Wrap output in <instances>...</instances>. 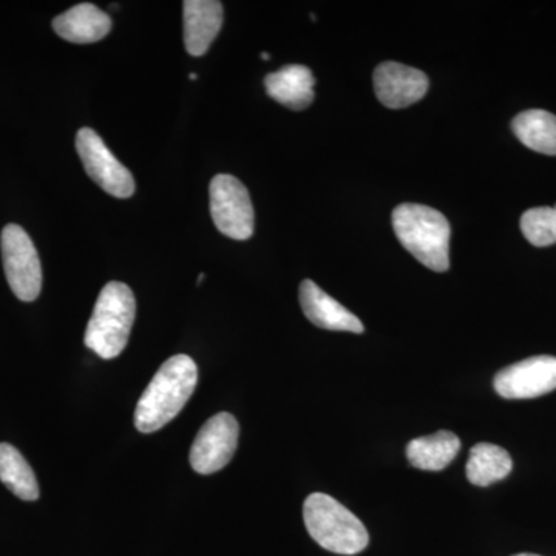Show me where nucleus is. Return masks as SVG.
<instances>
[{
  "label": "nucleus",
  "instance_id": "obj_1",
  "mask_svg": "<svg viewBox=\"0 0 556 556\" xmlns=\"http://www.w3.org/2000/svg\"><path fill=\"white\" fill-rule=\"evenodd\" d=\"M199 383V368L185 354L161 365L152 382L139 397L135 427L141 433H155L179 415Z\"/></svg>",
  "mask_w": 556,
  "mask_h": 556
},
{
  "label": "nucleus",
  "instance_id": "obj_2",
  "mask_svg": "<svg viewBox=\"0 0 556 556\" xmlns=\"http://www.w3.org/2000/svg\"><path fill=\"white\" fill-rule=\"evenodd\" d=\"M393 228L402 247L434 273H445L450 266L448 219L437 208L405 203L394 208Z\"/></svg>",
  "mask_w": 556,
  "mask_h": 556
},
{
  "label": "nucleus",
  "instance_id": "obj_3",
  "mask_svg": "<svg viewBox=\"0 0 556 556\" xmlns=\"http://www.w3.org/2000/svg\"><path fill=\"white\" fill-rule=\"evenodd\" d=\"M135 314L137 302L131 289L121 281H110L97 300L84 343L105 361L118 357L129 342Z\"/></svg>",
  "mask_w": 556,
  "mask_h": 556
},
{
  "label": "nucleus",
  "instance_id": "obj_4",
  "mask_svg": "<svg viewBox=\"0 0 556 556\" xmlns=\"http://www.w3.org/2000/svg\"><path fill=\"white\" fill-rule=\"evenodd\" d=\"M303 519L311 538L332 554L357 555L368 546L369 535L364 522L325 493L306 497Z\"/></svg>",
  "mask_w": 556,
  "mask_h": 556
},
{
  "label": "nucleus",
  "instance_id": "obj_5",
  "mask_svg": "<svg viewBox=\"0 0 556 556\" xmlns=\"http://www.w3.org/2000/svg\"><path fill=\"white\" fill-rule=\"evenodd\" d=\"M3 269L11 291L22 302H33L42 289V266L35 244L21 226L7 225L0 237Z\"/></svg>",
  "mask_w": 556,
  "mask_h": 556
},
{
  "label": "nucleus",
  "instance_id": "obj_6",
  "mask_svg": "<svg viewBox=\"0 0 556 556\" xmlns=\"http://www.w3.org/2000/svg\"><path fill=\"white\" fill-rule=\"evenodd\" d=\"M211 214L223 236L248 240L254 233V207L243 182L232 175H217L211 181Z\"/></svg>",
  "mask_w": 556,
  "mask_h": 556
},
{
  "label": "nucleus",
  "instance_id": "obj_7",
  "mask_svg": "<svg viewBox=\"0 0 556 556\" xmlns=\"http://www.w3.org/2000/svg\"><path fill=\"white\" fill-rule=\"evenodd\" d=\"M76 150L87 175L104 192L116 199H129L135 192V179L130 170L110 152L97 131L84 127L76 135Z\"/></svg>",
  "mask_w": 556,
  "mask_h": 556
},
{
  "label": "nucleus",
  "instance_id": "obj_8",
  "mask_svg": "<svg viewBox=\"0 0 556 556\" xmlns=\"http://www.w3.org/2000/svg\"><path fill=\"white\" fill-rule=\"evenodd\" d=\"M240 427L229 413H218L207 420L190 448V466L200 475H212L225 468L236 455Z\"/></svg>",
  "mask_w": 556,
  "mask_h": 556
},
{
  "label": "nucleus",
  "instance_id": "obj_9",
  "mask_svg": "<svg viewBox=\"0 0 556 556\" xmlns=\"http://www.w3.org/2000/svg\"><path fill=\"white\" fill-rule=\"evenodd\" d=\"M501 397L535 399L556 390V357L535 356L501 369L493 380Z\"/></svg>",
  "mask_w": 556,
  "mask_h": 556
},
{
  "label": "nucleus",
  "instance_id": "obj_10",
  "mask_svg": "<svg viewBox=\"0 0 556 556\" xmlns=\"http://www.w3.org/2000/svg\"><path fill=\"white\" fill-rule=\"evenodd\" d=\"M375 90L386 108L405 109L426 97L428 78L420 70L383 62L375 72Z\"/></svg>",
  "mask_w": 556,
  "mask_h": 556
},
{
  "label": "nucleus",
  "instance_id": "obj_11",
  "mask_svg": "<svg viewBox=\"0 0 556 556\" xmlns=\"http://www.w3.org/2000/svg\"><path fill=\"white\" fill-rule=\"evenodd\" d=\"M300 305L311 324L329 331H348L362 334L364 324L354 316L338 300L328 295L324 289L318 288L313 280H303L300 285Z\"/></svg>",
  "mask_w": 556,
  "mask_h": 556
},
{
  "label": "nucleus",
  "instance_id": "obj_12",
  "mask_svg": "<svg viewBox=\"0 0 556 556\" xmlns=\"http://www.w3.org/2000/svg\"><path fill=\"white\" fill-rule=\"evenodd\" d=\"M182 14L186 50L192 56H203L222 30L223 3L217 0H186Z\"/></svg>",
  "mask_w": 556,
  "mask_h": 556
},
{
  "label": "nucleus",
  "instance_id": "obj_13",
  "mask_svg": "<svg viewBox=\"0 0 556 556\" xmlns=\"http://www.w3.org/2000/svg\"><path fill=\"white\" fill-rule=\"evenodd\" d=\"M53 30L68 42L93 43L109 35L112 20L93 3H79L53 21Z\"/></svg>",
  "mask_w": 556,
  "mask_h": 556
},
{
  "label": "nucleus",
  "instance_id": "obj_14",
  "mask_svg": "<svg viewBox=\"0 0 556 556\" xmlns=\"http://www.w3.org/2000/svg\"><path fill=\"white\" fill-rule=\"evenodd\" d=\"M314 84L313 72L305 65H287L265 78L269 97L291 110H303L313 104Z\"/></svg>",
  "mask_w": 556,
  "mask_h": 556
},
{
  "label": "nucleus",
  "instance_id": "obj_15",
  "mask_svg": "<svg viewBox=\"0 0 556 556\" xmlns=\"http://www.w3.org/2000/svg\"><path fill=\"white\" fill-rule=\"evenodd\" d=\"M460 450L459 438L452 431H438L430 437L413 439L407 445V457L420 470H444L455 460Z\"/></svg>",
  "mask_w": 556,
  "mask_h": 556
},
{
  "label": "nucleus",
  "instance_id": "obj_16",
  "mask_svg": "<svg viewBox=\"0 0 556 556\" xmlns=\"http://www.w3.org/2000/svg\"><path fill=\"white\" fill-rule=\"evenodd\" d=\"M511 129L526 148L556 155V116L546 110H526L515 116Z\"/></svg>",
  "mask_w": 556,
  "mask_h": 556
},
{
  "label": "nucleus",
  "instance_id": "obj_17",
  "mask_svg": "<svg viewBox=\"0 0 556 556\" xmlns=\"http://www.w3.org/2000/svg\"><path fill=\"white\" fill-rule=\"evenodd\" d=\"M514 460L507 450L489 442H481L470 450L467 479L477 486H489L510 475Z\"/></svg>",
  "mask_w": 556,
  "mask_h": 556
},
{
  "label": "nucleus",
  "instance_id": "obj_18",
  "mask_svg": "<svg viewBox=\"0 0 556 556\" xmlns=\"http://www.w3.org/2000/svg\"><path fill=\"white\" fill-rule=\"evenodd\" d=\"M0 481L24 501L39 497L38 479L22 453L10 444H0Z\"/></svg>",
  "mask_w": 556,
  "mask_h": 556
},
{
  "label": "nucleus",
  "instance_id": "obj_19",
  "mask_svg": "<svg viewBox=\"0 0 556 556\" xmlns=\"http://www.w3.org/2000/svg\"><path fill=\"white\" fill-rule=\"evenodd\" d=\"M521 230L533 247L546 248L556 243V206L533 207L521 217Z\"/></svg>",
  "mask_w": 556,
  "mask_h": 556
},
{
  "label": "nucleus",
  "instance_id": "obj_20",
  "mask_svg": "<svg viewBox=\"0 0 556 556\" xmlns=\"http://www.w3.org/2000/svg\"><path fill=\"white\" fill-rule=\"evenodd\" d=\"M262 60L263 61H269V54L268 53H262Z\"/></svg>",
  "mask_w": 556,
  "mask_h": 556
},
{
  "label": "nucleus",
  "instance_id": "obj_21",
  "mask_svg": "<svg viewBox=\"0 0 556 556\" xmlns=\"http://www.w3.org/2000/svg\"><path fill=\"white\" fill-rule=\"evenodd\" d=\"M203 280H204V274H200L199 281H197V283L201 285V283H203Z\"/></svg>",
  "mask_w": 556,
  "mask_h": 556
},
{
  "label": "nucleus",
  "instance_id": "obj_22",
  "mask_svg": "<svg viewBox=\"0 0 556 556\" xmlns=\"http://www.w3.org/2000/svg\"><path fill=\"white\" fill-rule=\"evenodd\" d=\"M199 78V75H195V73H190V79H197Z\"/></svg>",
  "mask_w": 556,
  "mask_h": 556
},
{
  "label": "nucleus",
  "instance_id": "obj_23",
  "mask_svg": "<svg viewBox=\"0 0 556 556\" xmlns=\"http://www.w3.org/2000/svg\"><path fill=\"white\" fill-rule=\"evenodd\" d=\"M514 556H540V555H533V554H518V555H514Z\"/></svg>",
  "mask_w": 556,
  "mask_h": 556
}]
</instances>
